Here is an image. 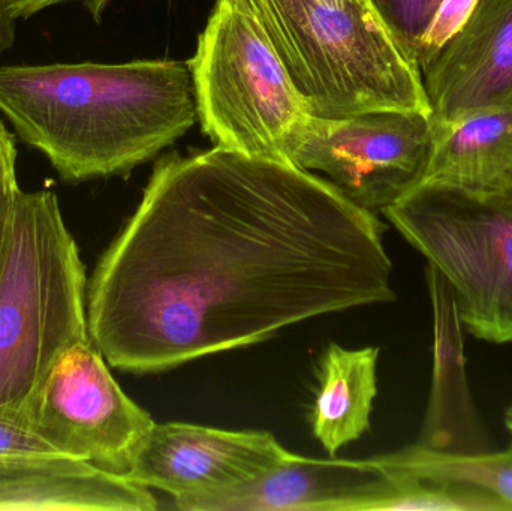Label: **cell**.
Wrapping results in <instances>:
<instances>
[{"label":"cell","instance_id":"1","mask_svg":"<svg viewBox=\"0 0 512 511\" xmlns=\"http://www.w3.org/2000/svg\"><path fill=\"white\" fill-rule=\"evenodd\" d=\"M384 225L325 177L213 146L161 159L87 284L90 341L153 374L396 300Z\"/></svg>","mask_w":512,"mask_h":511},{"label":"cell","instance_id":"2","mask_svg":"<svg viewBox=\"0 0 512 511\" xmlns=\"http://www.w3.org/2000/svg\"><path fill=\"white\" fill-rule=\"evenodd\" d=\"M0 113L65 183L126 176L198 122L188 62L0 66Z\"/></svg>","mask_w":512,"mask_h":511},{"label":"cell","instance_id":"3","mask_svg":"<svg viewBox=\"0 0 512 511\" xmlns=\"http://www.w3.org/2000/svg\"><path fill=\"white\" fill-rule=\"evenodd\" d=\"M249 3L313 116H430L423 74L376 0Z\"/></svg>","mask_w":512,"mask_h":511},{"label":"cell","instance_id":"4","mask_svg":"<svg viewBox=\"0 0 512 511\" xmlns=\"http://www.w3.org/2000/svg\"><path fill=\"white\" fill-rule=\"evenodd\" d=\"M86 267L53 191L18 192L0 258V417L23 423L57 359L90 341Z\"/></svg>","mask_w":512,"mask_h":511},{"label":"cell","instance_id":"5","mask_svg":"<svg viewBox=\"0 0 512 511\" xmlns=\"http://www.w3.org/2000/svg\"><path fill=\"white\" fill-rule=\"evenodd\" d=\"M188 66L213 146L289 162L310 113L249 0H216Z\"/></svg>","mask_w":512,"mask_h":511},{"label":"cell","instance_id":"6","mask_svg":"<svg viewBox=\"0 0 512 511\" xmlns=\"http://www.w3.org/2000/svg\"><path fill=\"white\" fill-rule=\"evenodd\" d=\"M382 213L441 273L465 332L512 344V200L421 180Z\"/></svg>","mask_w":512,"mask_h":511},{"label":"cell","instance_id":"7","mask_svg":"<svg viewBox=\"0 0 512 511\" xmlns=\"http://www.w3.org/2000/svg\"><path fill=\"white\" fill-rule=\"evenodd\" d=\"M105 362L92 341L72 345L45 375L23 423L54 452L123 477L156 423Z\"/></svg>","mask_w":512,"mask_h":511},{"label":"cell","instance_id":"8","mask_svg":"<svg viewBox=\"0 0 512 511\" xmlns=\"http://www.w3.org/2000/svg\"><path fill=\"white\" fill-rule=\"evenodd\" d=\"M432 144L429 114L372 111L336 119L310 114L289 162L322 174L358 206L382 212L423 179Z\"/></svg>","mask_w":512,"mask_h":511},{"label":"cell","instance_id":"9","mask_svg":"<svg viewBox=\"0 0 512 511\" xmlns=\"http://www.w3.org/2000/svg\"><path fill=\"white\" fill-rule=\"evenodd\" d=\"M291 455L268 432L165 423L155 425L123 477L176 500L245 485Z\"/></svg>","mask_w":512,"mask_h":511},{"label":"cell","instance_id":"10","mask_svg":"<svg viewBox=\"0 0 512 511\" xmlns=\"http://www.w3.org/2000/svg\"><path fill=\"white\" fill-rule=\"evenodd\" d=\"M421 74L435 126L512 104V0H480Z\"/></svg>","mask_w":512,"mask_h":511},{"label":"cell","instance_id":"11","mask_svg":"<svg viewBox=\"0 0 512 511\" xmlns=\"http://www.w3.org/2000/svg\"><path fill=\"white\" fill-rule=\"evenodd\" d=\"M387 474L366 461L310 459L292 453L245 485L215 494L176 498L183 511H373Z\"/></svg>","mask_w":512,"mask_h":511},{"label":"cell","instance_id":"12","mask_svg":"<svg viewBox=\"0 0 512 511\" xmlns=\"http://www.w3.org/2000/svg\"><path fill=\"white\" fill-rule=\"evenodd\" d=\"M143 486L59 453L0 456V510L153 511Z\"/></svg>","mask_w":512,"mask_h":511},{"label":"cell","instance_id":"13","mask_svg":"<svg viewBox=\"0 0 512 511\" xmlns=\"http://www.w3.org/2000/svg\"><path fill=\"white\" fill-rule=\"evenodd\" d=\"M426 281L433 311V369L429 405L418 443L442 452L489 450V437L469 387L465 329L453 293L430 264L426 267Z\"/></svg>","mask_w":512,"mask_h":511},{"label":"cell","instance_id":"14","mask_svg":"<svg viewBox=\"0 0 512 511\" xmlns=\"http://www.w3.org/2000/svg\"><path fill=\"white\" fill-rule=\"evenodd\" d=\"M421 180L512 200V104L433 125Z\"/></svg>","mask_w":512,"mask_h":511},{"label":"cell","instance_id":"15","mask_svg":"<svg viewBox=\"0 0 512 511\" xmlns=\"http://www.w3.org/2000/svg\"><path fill=\"white\" fill-rule=\"evenodd\" d=\"M378 359V348L346 350L337 344L328 345L322 356L310 422L313 435L330 456L370 428L378 395Z\"/></svg>","mask_w":512,"mask_h":511},{"label":"cell","instance_id":"16","mask_svg":"<svg viewBox=\"0 0 512 511\" xmlns=\"http://www.w3.org/2000/svg\"><path fill=\"white\" fill-rule=\"evenodd\" d=\"M375 459L388 476L453 483L490 495L512 511V444L501 452H442L417 443Z\"/></svg>","mask_w":512,"mask_h":511},{"label":"cell","instance_id":"17","mask_svg":"<svg viewBox=\"0 0 512 511\" xmlns=\"http://www.w3.org/2000/svg\"><path fill=\"white\" fill-rule=\"evenodd\" d=\"M478 2L480 0H442L439 3L412 53V59L420 71L441 53L442 48L450 44L451 39L459 35L474 14Z\"/></svg>","mask_w":512,"mask_h":511},{"label":"cell","instance_id":"18","mask_svg":"<svg viewBox=\"0 0 512 511\" xmlns=\"http://www.w3.org/2000/svg\"><path fill=\"white\" fill-rule=\"evenodd\" d=\"M441 2L442 0H376V5L412 57L418 38Z\"/></svg>","mask_w":512,"mask_h":511},{"label":"cell","instance_id":"19","mask_svg":"<svg viewBox=\"0 0 512 511\" xmlns=\"http://www.w3.org/2000/svg\"><path fill=\"white\" fill-rule=\"evenodd\" d=\"M17 146L15 135L11 134L0 119V258L5 249L12 213L18 192Z\"/></svg>","mask_w":512,"mask_h":511},{"label":"cell","instance_id":"20","mask_svg":"<svg viewBox=\"0 0 512 511\" xmlns=\"http://www.w3.org/2000/svg\"><path fill=\"white\" fill-rule=\"evenodd\" d=\"M56 453L21 423L0 417V456ZM60 455V453H59Z\"/></svg>","mask_w":512,"mask_h":511},{"label":"cell","instance_id":"21","mask_svg":"<svg viewBox=\"0 0 512 511\" xmlns=\"http://www.w3.org/2000/svg\"><path fill=\"white\" fill-rule=\"evenodd\" d=\"M5 2L15 20H20V18L24 20V18H30L33 15L39 14V12L50 8V6L74 2V0H5ZM80 2H83L84 6L89 9L93 20L99 23L110 0H80Z\"/></svg>","mask_w":512,"mask_h":511},{"label":"cell","instance_id":"22","mask_svg":"<svg viewBox=\"0 0 512 511\" xmlns=\"http://www.w3.org/2000/svg\"><path fill=\"white\" fill-rule=\"evenodd\" d=\"M15 18L9 12L5 0H0V54L11 50L15 42Z\"/></svg>","mask_w":512,"mask_h":511},{"label":"cell","instance_id":"23","mask_svg":"<svg viewBox=\"0 0 512 511\" xmlns=\"http://www.w3.org/2000/svg\"><path fill=\"white\" fill-rule=\"evenodd\" d=\"M504 423H505V428H507L508 431H510L511 435H512V404L510 405V407L507 408V410H505Z\"/></svg>","mask_w":512,"mask_h":511}]
</instances>
